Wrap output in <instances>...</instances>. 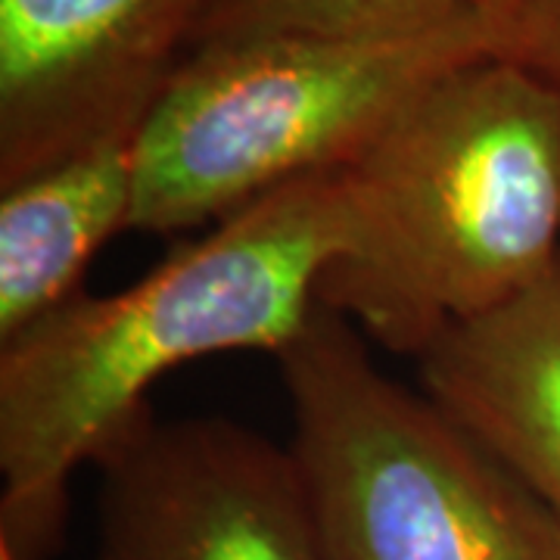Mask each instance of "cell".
<instances>
[{
	"label": "cell",
	"mask_w": 560,
	"mask_h": 560,
	"mask_svg": "<svg viewBox=\"0 0 560 560\" xmlns=\"http://www.w3.org/2000/svg\"><path fill=\"white\" fill-rule=\"evenodd\" d=\"M489 57L560 88V0H477Z\"/></svg>",
	"instance_id": "10"
},
{
	"label": "cell",
	"mask_w": 560,
	"mask_h": 560,
	"mask_svg": "<svg viewBox=\"0 0 560 560\" xmlns=\"http://www.w3.org/2000/svg\"><path fill=\"white\" fill-rule=\"evenodd\" d=\"M97 467V560H327L290 445L246 423L150 411Z\"/></svg>",
	"instance_id": "5"
},
{
	"label": "cell",
	"mask_w": 560,
	"mask_h": 560,
	"mask_svg": "<svg viewBox=\"0 0 560 560\" xmlns=\"http://www.w3.org/2000/svg\"><path fill=\"white\" fill-rule=\"evenodd\" d=\"M477 0H212L197 32L200 47L280 38H408L474 13Z\"/></svg>",
	"instance_id": "9"
},
{
	"label": "cell",
	"mask_w": 560,
	"mask_h": 560,
	"mask_svg": "<svg viewBox=\"0 0 560 560\" xmlns=\"http://www.w3.org/2000/svg\"><path fill=\"white\" fill-rule=\"evenodd\" d=\"M290 452L327 560H560V523L430 393L386 377L318 305L280 349Z\"/></svg>",
	"instance_id": "4"
},
{
	"label": "cell",
	"mask_w": 560,
	"mask_h": 560,
	"mask_svg": "<svg viewBox=\"0 0 560 560\" xmlns=\"http://www.w3.org/2000/svg\"><path fill=\"white\" fill-rule=\"evenodd\" d=\"M352 246L342 172L280 187L109 296H75L0 346V548L50 560L69 482L138 420L147 393L187 361L278 355L318 308L320 280Z\"/></svg>",
	"instance_id": "1"
},
{
	"label": "cell",
	"mask_w": 560,
	"mask_h": 560,
	"mask_svg": "<svg viewBox=\"0 0 560 560\" xmlns=\"http://www.w3.org/2000/svg\"><path fill=\"white\" fill-rule=\"evenodd\" d=\"M0 560H13V558H10V555H7V551L0 548Z\"/></svg>",
	"instance_id": "11"
},
{
	"label": "cell",
	"mask_w": 560,
	"mask_h": 560,
	"mask_svg": "<svg viewBox=\"0 0 560 560\" xmlns=\"http://www.w3.org/2000/svg\"><path fill=\"white\" fill-rule=\"evenodd\" d=\"M212 0H0V187L138 138Z\"/></svg>",
	"instance_id": "6"
},
{
	"label": "cell",
	"mask_w": 560,
	"mask_h": 560,
	"mask_svg": "<svg viewBox=\"0 0 560 560\" xmlns=\"http://www.w3.org/2000/svg\"><path fill=\"white\" fill-rule=\"evenodd\" d=\"M352 246L318 302L420 359L452 327L529 293L560 259V88L460 62L342 172Z\"/></svg>",
	"instance_id": "2"
},
{
	"label": "cell",
	"mask_w": 560,
	"mask_h": 560,
	"mask_svg": "<svg viewBox=\"0 0 560 560\" xmlns=\"http://www.w3.org/2000/svg\"><path fill=\"white\" fill-rule=\"evenodd\" d=\"M480 57L477 10L408 38L200 47L135 138L131 231H197L293 180L346 172L427 84Z\"/></svg>",
	"instance_id": "3"
},
{
	"label": "cell",
	"mask_w": 560,
	"mask_h": 560,
	"mask_svg": "<svg viewBox=\"0 0 560 560\" xmlns=\"http://www.w3.org/2000/svg\"><path fill=\"white\" fill-rule=\"evenodd\" d=\"M135 215V138L0 187V346L81 296L88 265Z\"/></svg>",
	"instance_id": "8"
},
{
	"label": "cell",
	"mask_w": 560,
	"mask_h": 560,
	"mask_svg": "<svg viewBox=\"0 0 560 560\" xmlns=\"http://www.w3.org/2000/svg\"><path fill=\"white\" fill-rule=\"evenodd\" d=\"M423 393L480 436L560 523V259L521 300L418 359Z\"/></svg>",
	"instance_id": "7"
}]
</instances>
